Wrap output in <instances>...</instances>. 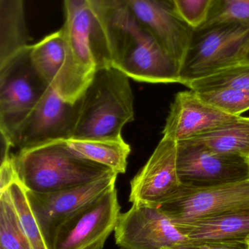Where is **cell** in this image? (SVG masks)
I'll return each instance as SVG.
<instances>
[{
	"label": "cell",
	"mask_w": 249,
	"mask_h": 249,
	"mask_svg": "<svg viewBox=\"0 0 249 249\" xmlns=\"http://www.w3.org/2000/svg\"><path fill=\"white\" fill-rule=\"evenodd\" d=\"M118 174L76 187L51 192L26 190L28 201L36 218L44 240L51 249L53 235L58 225L69 216L115 188Z\"/></svg>",
	"instance_id": "cell-10"
},
{
	"label": "cell",
	"mask_w": 249,
	"mask_h": 249,
	"mask_svg": "<svg viewBox=\"0 0 249 249\" xmlns=\"http://www.w3.org/2000/svg\"><path fill=\"white\" fill-rule=\"evenodd\" d=\"M227 24L249 26V0H213L206 21L197 29Z\"/></svg>",
	"instance_id": "cell-24"
},
{
	"label": "cell",
	"mask_w": 249,
	"mask_h": 249,
	"mask_svg": "<svg viewBox=\"0 0 249 249\" xmlns=\"http://www.w3.org/2000/svg\"><path fill=\"white\" fill-rule=\"evenodd\" d=\"M205 102L219 110L234 115L249 109V90H219L196 92Z\"/></svg>",
	"instance_id": "cell-25"
},
{
	"label": "cell",
	"mask_w": 249,
	"mask_h": 249,
	"mask_svg": "<svg viewBox=\"0 0 249 249\" xmlns=\"http://www.w3.org/2000/svg\"><path fill=\"white\" fill-rule=\"evenodd\" d=\"M20 226L34 249H48L28 201L26 190L18 180L7 189Z\"/></svg>",
	"instance_id": "cell-23"
},
{
	"label": "cell",
	"mask_w": 249,
	"mask_h": 249,
	"mask_svg": "<svg viewBox=\"0 0 249 249\" xmlns=\"http://www.w3.org/2000/svg\"><path fill=\"white\" fill-rule=\"evenodd\" d=\"M129 77L114 67L98 69L80 99L71 139H120L134 121V96Z\"/></svg>",
	"instance_id": "cell-3"
},
{
	"label": "cell",
	"mask_w": 249,
	"mask_h": 249,
	"mask_svg": "<svg viewBox=\"0 0 249 249\" xmlns=\"http://www.w3.org/2000/svg\"><path fill=\"white\" fill-rule=\"evenodd\" d=\"M195 92L249 90V64L239 63L186 85Z\"/></svg>",
	"instance_id": "cell-21"
},
{
	"label": "cell",
	"mask_w": 249,
	"mask_h": 249,
	"mask_svg": "<svg viewBox=\"0 0 249 249\" xmlns=\"http://www.w3.org/2000/svg\"><path fill=\"white\" fill-rule=\"evenodd\" d=\"M140 23L181 64L194 29L165 0H124Z\"/></svg>",
	"instance_id": "cell-15"
},
{
	"label": "cell",
	"mask_w": 249,
	"mask_h": 249,
	"mask_svg": "<svg viewBox=\"0 0 249 249\" xmlns=\"http://www.w3.org/2000/svg\"><path fill=\"white\" fill-rule=\"evenodd\" d=\"M116 189L64 219L56 230L50 249H102L115 231L120 214Z\"/></svg>",
	"instance_id": "cell-7"
},
{
	"label": "cell",
	"mask_w": 249,
	"mask_h": 249,
	"mask_svg": "<svg viewBox=\"0 0 249 249\" xmlns=\"http://www.w3.org/2000/svg\"><path fill=\"white\" fill-rule=\"evenodd\" d=\"M213 0H172L180 18L194 29H198L207 18Z\"/></svg>",
	"instance_id": "cell-26"
},
{
	"label": "cell",
	"mask_w": 249,
	"mask_h": 249,
	"mask_svg": "<svg viewBox=\"0 0 249 249\" xmlns=\"http://www.w3.org/2000/svg\"><path fill=\"white\" fill-rule=\"evenodd\" d=\"M62 27L69 52L79 70L92 80L96 70L94 49L95 17L89 0H64Z\"/></svg>",
	"instance_id": "cell-16"
},
{
	"label": "cell",
	"mask_w": 249,
	"mask_h": 249,
	"mask_svg": "<svg viewBox=\"0 0 249 249\" xmlns=\"http://www.w3.org/2000/svg\"><path fill=\"white\" fill-rule=\"evenodd\" d=\"M69 147L79 156L124 174L131 148L124 139H70Z\"/></svg>",
	"instance_id": "cell-19"
},
{
	"label": "cell",
	"mask_w": 249,
	"mask_h": 249,
	"mask_svg": "<svg viewBox=\"0 0 249 249\" xmlns=\"http://www.w3.org/2000/svg\"><path fill=\"white\" fill-rule=\"evenodd\" d=\"M249 42V26L220 25L194 29L181 62L180 83L210 75L244 59Z\"/></svg>",
	"instance_id": "cell-4"
},
{
	"label": "cell",
	"mask_w": 249,
	"mask_h": 249,
	"mask_svg": "<svg viewBox=\"0 0 249 249\" xmlns=\"http://www.w3.org/2000/svg\"><path fill=\"white\" fill-rule=\"evenodd\" d=\"M0 249H34L20 226L8 190L0 193Z\"/></svg>",
	"instance_id": "cell-22"
},
{
	"label": "cell",
	"mask_w": 249,
	"mask_h": 249,
	"mask_svg": "<svg viewBox=\"0 0 249 249\" xmlns=\"http://www.w3.org/2000/svg\"><path fill=\"white\" fill-rule=\"evenodd\" d=\"M174 223L192 222L249 210V180L209 187L181 185L159 205Z\"/></svg>",
	"instance_id": "cell-6"
},
{
	"label": "cell",
	"mask_w": 249,
	"mask_h": 249,
	"mask_svg": "<svg viewBox=\"0 0 249 249\" xmlns=\"http://www.w3.org/2000/svg\"><path fill=\"white\" fill-rule=\"evenodd\" d=\"M242 62L249 64V42L248 45H247V50H246L245 54H244V59H243Z\"/></svg>",
	"instance_id": "cell-29"
},
{
	"label": "cell",
	"mask_w": 249,
	"mask_h": 249,
	"mask_svg": "<svg viewBox=\"0 0 249 249\" xmlns=\"http://www.w3.org/2000/svg\"><path fill=\"white\" fill-rule=\"evenodd\" d=\"M181 185L209 187L249 180V158L215 152L192 140L178 142Z\"/></svg>",
	"instance_id": "cell-8"
},
{
	"label": "cell",
	"mask_w": 249,
	"mask_h": 249,
	"mask_svg": "<svg viewBox=\"0 0 249 249\" xmlns=\"http://www.w3.org/2000/svg\"><path fill=\"white\" fill-rule=\"evenodd\" d=\"M89 1L95 17L97 62H109L134 80L154 72L163 61V46L139 22L126 1Z\"/></svg>",
	"instance_id": "cell-1"
},
{
	"label": "cell",
	"mask_w": 249,
	"mask_h": 249,
	"mask_svg": "<svg viewBox=\"0 0 249 249\" xmlns=\"http://www.w3.org/2000/svg\"><path fill=\"white\" fill-rule=\"evenodd\" d=\"M169 249H249L247 242H195L187 241Z\"/></svg>",
	"instance_id": "cell-27"
},
{
	"label": "cell",
	"mask_w": 249,
	"mask_h": 249,
	"mask_svg": "<svg viewBox=\"0 0 249 249\" xmlns=\"http://www.w3.org/2000/svg\"><path fill=\"white\" fill-rule=\"evenodd\" d=\"M17 180L13 155H10L1 162L0 168V193L5 191L12 183Z\"/></svg>",
	"instance_id": "cell-28"
},
{
	"label": "cell",
	"mask_w": 249,
	"mask_h": 249,
	"mask_svg": "<svg viewBox=\"0 0 249 249\" xmlns=\"http://www.w3.org/2000/svg\"><path fill=\"white\" fill-rule=\"evenodd\" d=\"M24 0H0V65L26 49Z\"/></svg>",
	"instance_id": "cell-18"
},
{
	"label": "cell",
	"mask_w": 249,
	"mask_h": 249,
	"mask_svg": "<svg viewBox=\"0 0 249 249\" xmlns=\"http://www.w3.org/2000/svg\"><path fill=\"white\" fill-rule=\"evenodd\" d=\"M178 142L163 136L146 165L131 181L133 204L159 206L181 187L177 167Z\"/></svg>",
	"instance_id": "cell-13"
},
{
	"label": "cell",
	"mask_w": 249,
	"mask_h": 249,
	"mask_svg": "<svg viewBox=\"0 0 249 249\" xmlns=\"http://www.w3.org/2000/svg\"><path fill=\"white\" fill-rule=\"evenodd\" d=\"M175 224L180 232L190 241H249V210Z\"/></svg>",
	"instance_id": "cell-17"
},
{
	"label": "cell",
	"mask_w": 249,
	"mask_h": 249,
	"mask_svg": "<svg viewBox=\"0 0 249 249\" xmlns=\"http://www.w3.org/2000/svg\"><path fill=\"white\" fill-rule=\"evenodd\" d=\"M80 99L64 101L50 86L32 112L7 140L12 147L27 150L45 143L72 139L78 113Z\"/></svg>",
	"instance_id": "cell-9"
},
{
	"label": "cell",
	"mask_w": 249,
	"mask_h": 249,
	"mask_svg": "<svg viewBox=\"0 0 249 249\" xmlns=\"http://www.w3.org/2000/svg\"><path fill=\"white\" fill-rule=\"evenodd\" d=\"M241 116L219 110L203 101L194 90L177 93L171 107L163 136L180 142L232 124Z\"/></svg>",
	"instance_id": "cell-14"
},
{
	"label": "cell",
	"mask_w": 249,
	"mask_h": 249,
	"mask_svg": "<svg viewBox=\"0 0 249 249\" xmlns=\"http://www.w3.org/2000/svg\"><path fill=\"white\" fill-rule=\"evenodd\" d=\"M190 140L215 152L249 158V118L241 117L232 124Z\"/></svg>",
	"instance_id": "cell-20"
},
{
	"label": "cell",
	"mask_w": 249,
	"mask_h": 249,
	"mask_svg": "<svg viewBox=\"0 0 249 249\" xmlns=\"http://www.w3.org/2000/svg\"><path fill=\"white\" fill-rule=\"evenodd\" d=\"M119 249H169L188 241L158 206L133 204L121 213L115 231Z\"/></svg>",
	"instance_id": "cell-11"
},
{
	"label": "cell",
	"mask_w": 249,
	"mask_h": 249,
	"mask_svg": "<svg viewBox=\"0 0 249 249\" xmlns=\"http://www.w3.org/2000/svg\"><path fill=\"white\" fill-rule=\"evenodd\" d=\"M29 47L0 65V132L7 139L50 87L34 66Z\"/></svg>",
	"instance_id": "cell-5"
},
{
	"label": "cell",
	"mask_w": 249,
	"mask_h": 249,
	"mask_svg": "<svg viewBox=\"0 0 249 249\" xmlns=\"http://www.w3.org/2000/svg\"><path fill=\"white\" fill-rule=\"evenodd\" d=\"M29 51L38 72L64 101L75 104L80 99L92 80L72 58L62 28L30 45Z\"/></svg>",
	"instance_id": "cell-12"
},
{
	"label": "cell",
	"mask_w": 249,
	"mask_h": 249,
	"mask_svg": "<svg viewBox=\"0 0 249 249\" xmlns=\"http://www.w3.org/2000/svg\"><path fill=\"white\" fill-rule=\"evenodd\" d=\"M13 160L18 181L25 190L35 193L58 191L118 174L79 156L69 147L67 141L19 151Z\"/></svg>",
	"instance_id": "cell-2"
},
{
	"label": "cell",
	"mask_w": 249,
	"mask_h": 249,
	"mask_svg": "<svg viewBox=\"0 0 249 249\" xmlns=\"http://www.w3.org/2000/svg\"><path fill=\"white\" fill-rule=\"evenodd\" d=\"M248 247H249V241L248 242Z\"/></svg>",
	"instance_id": "cell-31"
},
{
	"label": "cell",
	"mask_w": 249,
	"mask_h": 249,
	"mask_svg": "<svg viewBox=\"0 0 249 249\" xmlns=\"http://www.w3.org/2000/svg\"><path fill=\"white\" fill-rule=\"evenodd\" d=\"M165 1H168L170 4H172L173 6V2H172V0H165Z\"/></svg>",
	"instance_id": "cell-30"
}]
</instances>
